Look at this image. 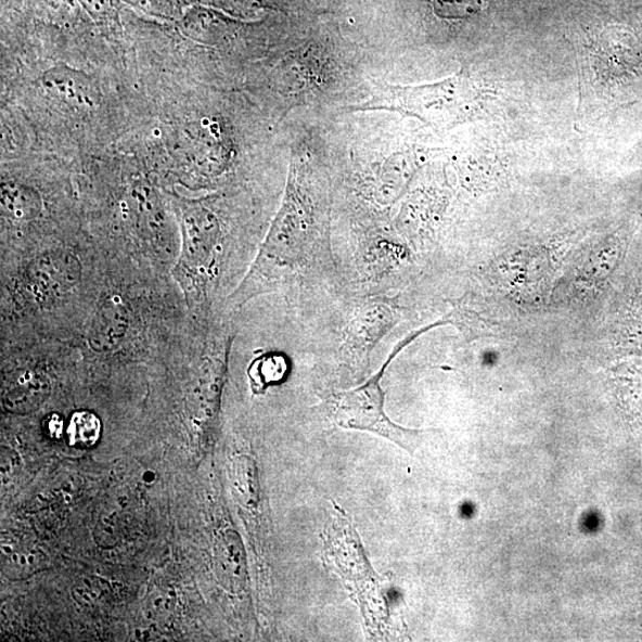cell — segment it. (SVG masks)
<instances>
[{
  "mask_svg": "<svg viewBox=\"0 0 642 642\" xmlns=\"http://www.w3.org/2000/svg\"><path fill=\"white\" fill-rule=\"evenodd\" d=\"M215 217L201 207L184 211L182 218V253L180 270L182 273L201 269L208 261L217 240ZM184 274V275H187Z\"/></svg>",
  "mask_w": 642,
  "mask_h": 642,
  "instance_id": "cell-4",
  "label": "cell"
},
{
  "mask_svg": "<svg viewBox=\"0 0 642 642\" xmlns=\"http://www.w3.org/2000/svg\"><path fill=\"white\" fill-rule=\"evenodd\" d=\"M436 9L447 17H465L480 9L484 0H435Z\"/></svg>",
  "mask_w": 642,
  "mask_h": 642,
  "instance_id": "cell-10",
  "label": "cell"
},
{
  "mask_svg": "<svg viewBox=\"0 0 642 642\" xmlns=\"http://www.w3.org/2000/svg\"><path fill=\"white\" fill-rule=\"evenodd\" d=\"M414 336L405 339L389 356L380 372L370 377L364 385L345 391H339L335 398L333 418L338 426L347 429L370 432L382 438L397 444L401 449L414 454L425 438L435 429H411L391 422L385 411L386 393L381 387L387 368L395 356L407 347Z\"/></svg>",
  "mask_w": 642,
  "mask_h": 642,
  "instance_id": "cell-2",
  "label": "cell"
},
{
  "mask_svg": "<svg viewBox=\"0 0 642 642\" xmlns=\"http://www.w3.org/2000/svg\"><path fill=\"white\" fill-rule=\"evenodd\" d=\"M478 92L465 74L423 86L377 85L360 110H388L415 117L426 125L447 128L475 114Z\"/></svg>",
  "mask_w": 642,
  "mask_h": 642,
  "instance_id": "cell-1",
  "label": "cell"
},
{
  "mask_svg": "<svg viewBox=\"0 0 642 642\" xmlns=\"http://www.w3.org/2000/svg\"><path fill=\"white\" fill-rule=\"evenodd\" d=\"M43 84L48 91L69 106L91 108L97 102L91 80L78 70L54 68L46 74Z\"/></svg>",
  "mask_w": 642,
  "mask_h": 642,
  "instance_id": "cell-6",
  "label": "cell"
},
{
  "mask_svg": "<svg viewBox=\"0 0 642 642\" xmlns=\"http://www.w3.org/2000/svg\"><path fill=\"white\" fill-rule=\"evenodd\" d=\"M66 436L70 447L91 449L102 437L101 419L92 412H76L69 419Z\"/></svg>",
  "mask_w": 642,
  "mask_h": 642,
  "instance_id": "cell-9",
  "label": "cell"
},
{
  "mask_svg": "<svg viewBox=\"0 0 642 642\" xmlns=\"http://www.w3.org/2000/svg\"><path fill=\"white\" fill-rule=\"evenodd\" d=\"M82 268L76 254L51 251L33 259L26 270L27 287L36 301L54 303L79 285Z\"/></svg>",
  "mask_w": 642,
  "mask_h": 642,
  "instance_id": "cell-3",
  "label": "cell"
},
{
  "mask_svg": "<svg viewBox=\"0 0 642 642\" xmlns=\"http://www.w3.org/2000/svg\"><path fill=\"white\" fill-rule=\"evenodd\" d=\"M44 429L52 439H60L64 434V422L57 414H53L47 419Z\"/></svg>",
  "mask_w": 642,
  "mask_h": 642,
  "instance_id": "cell-11",
  "label": "cell"
},
{
  "mask_svg": "<svg viewBox=\"0 0 642 642\" xmlns=\"http://www.w3.org/2000/svg\"><path fill=\"white\" fill-rule=\"evenodd\" d=\"M81 2L98 15H101L107 7L106 0H81Z\"/></svg>",
  "mask_w": 642,
  "mask_h": 642,
  "instance_id": "cell-12",
  "label": "cell"
},
{
  "mask_svg": "<svg viewBox=\"0 0 642 642\" xmlns=\"http://www.w3.org/2000/svg\"><path fill=\"white\" fill-rule=\"evenodd\" d=\"M130 326V311L120 296H108L92 319L89 332L90 347L97 352L114 351L126 338Z\"/></svg>",
  "mask_w": 642,
  "mask_h": 642,
  "instance_id": "cell-5",
  "label": "cell"
},
{
  "mask_svg": "<svg viewBox=\"0 0 642 642\" xmlns=\"http://www.w3.org/2000/svg\"><path fill=\"white\" fill-rule=\"evenodd\" d=\"M3 213L11 219L30 220L41 213L42 201L35 190L16 182L2 188Z\"/></svg>",
  "mask_w": 642,
  "mask_h": 642,
  "instance_id": "cell-8",
  "label": "cell"
},
{
  "mask_svg": "<svg viewBox=\"0 0 642 642\" xmlns=\"http://www.w3.org/2000/svg\"><path fill=\"white\" fill-rule=\"evenodd\" d=\"M291 368L286 354L271 351L259 356L248 370L253 391L264 394L269 387L283 384L291 374Z\"/></svg>",
  "mask_w": 642,
  "mask_h": 642,
  "instance_id": "cell-7",
  "label": "cell"
}]
</instances>
